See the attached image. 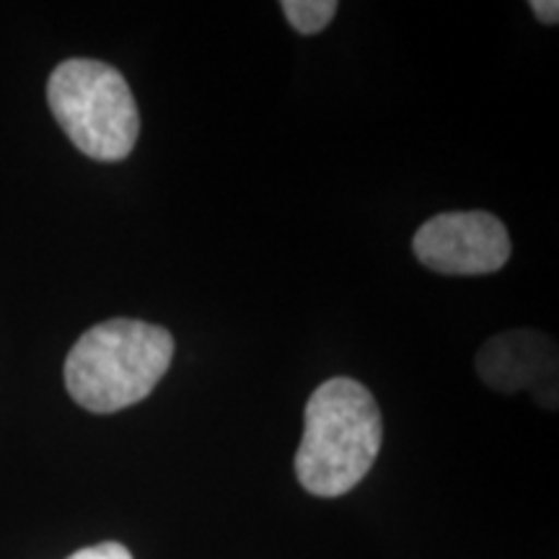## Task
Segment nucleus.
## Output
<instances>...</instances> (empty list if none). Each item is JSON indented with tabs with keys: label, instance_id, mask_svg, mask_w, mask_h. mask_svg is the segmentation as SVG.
<instances>
[{
	"label": "nucleus",
	"instance_id": "f257e3e1",
	"mask_svg": "<svg viewBox=\"0 0 559 559\" xmlns=\"http://www.w3.org/2000/svg\"><path fill=\"white\" fill-rule=\"evenodd\" d=\"M383 443L379 402L360 381L337 376L313 391L296 451V477L317 498H340L373 469Z\"/></svg>",
	"mask_w": 559,
	"mask_h": 559
},
{
	"label": "nucleus",
	"instance_id": "f03ea898",
	"mask_svg": "<svg viewBox=\"0 0 559 559\" xmlns=\"http://www.w3.org/2000/svg\"><path fill=\"white\" fill-rule=\"evenodd\" d=\"M174 360L169 330L140 319H109L91 326L66 360V389L96 415L148 400Z\"/></svg>",
	"mask_w": 559,
	"mask_h": 559
},
{
	"label": "nucleus",
	"instance_id": "7ed1b4c3",
	"mask_svg": "<svg viewBox=\"0 0 559 559\" xmlns=\"http://www.w3.org/2000/svg\"><path fill=\"white\" fill-rule=\"evenodd\" d=\"M55 120L81 153L94 160H122L135 148L140 115L130 83L107 62L73 58L47 81Z\"/></svg>",
	"mask_w": 559,
	"mask_h": 559
},
{
	"label": "nucleus",
	"instance_id": "20e7f679",
	"mask_svg": "<svg viewBox=\"0 0 559 559\" xmlns=\"http://www.w3.org/2000/svg\"><path fill=\"white\" fill-rule=\"evenodd\" d=\"M419 264L440 275H492L510 260V236L485 210L443 213L417 228L412 241Z\"/></svg>",
	"mask_w": 559,
	"mask_h": 559
},
{
	"label": "nucleus",
	"instance_id": "39448f33",
	"mask_svg": "<svg viewBox=\"0 0 559 559\" xmlns=\"http://www.w3.org/2000/svg\"><path fill=\"white\" fill-rule=\"evenodd\" d=\"M555 345L544 334L515 330L492 337L477 355L481 381L502 394L536 386L542 379L555 376Z\"/></svg>",
	"mask_w": 559,
	"mask_h": 559
},
{
	"label": "nucleus",
	"instance_id": "423d86ee",
	"mask_svg": "<svg viewBox=\"0 0 559 559\" xmlns=\"http://www.w3.org/2000/svg\"><path fill=\"white\" fill-rule=\"evenodd\" d=\"M340 5L334 0H283L280 11L298 34H319L330 26Z\"/></svg>",
	"mask_w": 559,
	"mask_h": 559
},
{
	"label": "nucleus",
	"instance_id": "0eeeda50",
	"mask_svg": "<svg viewBox=\"0 0 559 559\" xmlns=\"http://www.w3.org/2000/svg\"><path fill=\"white\" fill-rule=\"evenodd\" d=\"M68 559H132V555L130 549L120 542H104V544H94V547L73 551Z\"/></svg>",
	"mask_w": 559,
	"mask_h": 559
},
{
	"label": "nucleus",
	"instance_id": "6e6552de",
	"mask_svg": "<svg viewBox=\"0 0 559 559\" xmlns=\"http://www.w3.org/2000/svg\"><path fill=\"white\" fill-rule=\"evenodd\" d=\"M528 9L534 11V16L544 21V24L555 26L559 21V3H557V0H531Z\"/></svg>",
	"mask_w": 559,
	"mask_h": 559
}]
</instances>
